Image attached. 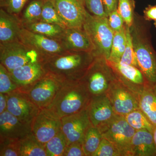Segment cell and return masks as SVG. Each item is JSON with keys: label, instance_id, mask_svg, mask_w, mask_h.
I'll return each instance as SVG.
<instances>
[{"label": "cell", "instance_id": "obj_13", "mask_svg": "<svg viewBox=\"0 0 156 156\" xmlns=\"http://www.w3.org/2000/svg\"><path fill=\"white\" fill-rule=\"evenodd\" d=\"M91 125L98 130L108 126L117 115L105 95L92 97L86 108Z\"/></svg>", "mask_w": 156, "mask_h": 156}, {"label": "cell", "instance_id": "obj_18", "mask_svg": "<svg viewBox=\"0 0 156 156\" xmlns=\"http://www.w3.org/2000/svg\"><path fill=\"white\" fill-rule=\"evenodd\" d=\"M31 133L30 125L21 122L8 111L0 114V138L21 140Z\"/></svg>", "mask_w": 156, "mask_h": 156}, {"label": "cell", "instance_id": "obj_7", "mask_svg": "<svg viewBox=\"0 0 156 156\" xmlns=\"http://www.w3.org/2000/svg\"><path fill=\"white\" fill-rule=\"evenodd\" d=\"M136 131L124 116L119 115L108 126L99 131L103 138L115 146L122 156H132L131 140Z\"/></svg>", "mask_w": 156, "mask_h": 156}, {"label": "cell", "instance_id": "obj_19", "mask_svg": "<svg viewBox=\"0 0 156 156\" xmlns=\"http://www.w3.org/2000/svg\"><path fill=\"white\" fill-rule=\"evenodd\" d=\"M59 41L67 51L94 53L93 44L83 27L66 29Z\"/></svg>", "mask_w": 156, "mask_h": 156}, {"label": "cell", "instance_id": "obj_36", "mask_svg": "<svg viewBox=\"0 0 156 156\" xmlns=\"http://www.w3.org/2000/svg\"><path fill=\"white\" fill-rule=\"evenodd\" d=\"M85 6L89 13L96 17H107L102 0H84Z\"/></svg>", "mask_w": 156, "mask_h": 156}, {"label": "cell", "instance_id": "obj_37", "mask_svg": "<svg viewBox=\"0 0 156 156\" xmlns=\"http://www.w3.org/2000/svg\"><path fill=\"white\" fill-rule=\"evenodd\" d=\"M107 18L109 25L114 32L121 31L125 29L126 23L118 9L111 12Z\"/></svg>", "mask_w": 156, "mask_h": 156}, {"label": "cell", "instance_id": "obj_8", "mask_svg": "<svg viewBox=\"0 0 156 156\" xmlns=\"http://www.w3.org/2000/svg\"><path fill=\"white\" fill-rule=\"evenodd\" d=\"M105 95L117 115L124 116L139 109V95L128 89L117 79L112 84Z\"/></svg>", "mask_w": 156, "mask_h": 156}, {"label": "cell", "instance_id": "obj_11", "mask_svg": "<svg viewBox=\"0 0 156 156\" xmlns=\"http://www.w3.org/2000/svg\"><path fill=\"white\" fill-rule=\"evenodd\" d=\"M62 85L55 78L46 74L44 76L23 92L25 93L39 108H46L53 101Z\"/></svg>", "mask_w": 156, "mask_h": 156}, {"label": "cell", "instance_id": "obj_15", "mask_svg": "<svg viewBox=\"0 0 156 156\" xmlns=\"http://www.w3.org/2000/svg\"><path fill=\"white\" fill-rule=\"evenodd\" d=\"M40 109L24 92L18 90L8 95L7 110L23 122L31 125Z\"/></svg>", "mask_w": 156, "mask_h": 156}, {"label": "cell", "instance_id": "obj_9", "mask_svg": "<svg viewBox=\"0 0 156 156\" xmlns=\"http://www.w3.org/2000/svg\"><path fill=\"white\" fill-rule=\"evenodd\" d=\"M18 40L26 46L36 50L43 60L67 52L59 41L28 30L22 26Z\"/></svg>", "mask_w": 156, "mask_h": 156}, {"label": "cell", "instance_id": "obj_10", "mask_svg": "<svg viewBox=\"0 0 156 156\" xmlns=\"http://www.w3.org/2000/svg\"><path fill=\"white\" fill-rule=\"evenodd\" d=\"M32 133L44 146L61 131V119L47 108L41 109L31 125Z\"/></svg>", "mask_w": 156, "mask_h": 156}, {"label": "cell", "instance_id": "obj_2", "mask_svg": "<svg viewBox=\"0 0 156 156\" xmlns=\"http://www.w3.org/2000/svg\"><path fill=\"white\" fill-rule=\"evenodd\" d=\"M92 97L81 81L63 84L46 108L61 119L86 109Z\"/></svg>", "mask_w": 156, "mask_h": 156}, {"label": "cell", "instance_id": "obj_23", "mask_svg": "<svg viewBox=\"0 0 156 156\" xmlns=\"http://www.w3.org/2000/svg\"><path fill=\"white\" fill-rule=\"evenodd\" d=\"M22 26L30 31L58 41L62 37L66 29L58 24L44 22L41 20L23 24Z\"/></svg>", "mask_w": 156, "mask_h": 156}, {"label": "cell", "instance_id": "obj_30", "mask_svg": "<svg viewBox=\"0 0 156 156\" xmlns=\"http://www.w3.org/2000/svg\"><path fill=\"white\" fill-rule=\"evenodd\" d=\"M126 49L120 62L122 64L134 66L138 68L136 55L134 53L130 27L126 24Z\"/></svg>", "mask_w": 156, "mask_h": 156}, {"label": "cell", "instance_id": "obj_12", "mask_svg": "<svg viewBox=\"0 0 156 156\" xmlns=\"http://www.w3.org/2000/svg\"><path fill=\"white\" fill-rule=\"evenodd\" d=\"M66 28H83L87 11L84 0H52Z\"/></svg>", "mask_w": 156, "mask_h": 156}, {"label": "cell", "instance_id": "obj_40", "mask_svg": "<svg viewBox=\"0 0 156 156\" xmlns=\"http://www.w3.org/2000/svg\"><path fill=\"white\" fill-rule=\"evenodd\" d=\"M144 19L146 20H156V5H149L145 8L144 11Z\"/></svg>", "mask_w": 156, "mask_h": 156}, {"label": "cell", "instance_id": "obj_43", "mask_svg": "<svg viewBox=\"0 0 156 156\" xmlns=\"http://www.w3.org/2000/svg\"><path fill=\"white\" fill-rule=\"evenodd\" d=\"M153 135L154 141L156 147V126H154L153 131Z\"/></svg>", "mask_w": 156, "mask_h": 156}, {"label": "cell", "instance_id": "obj_22", "mask_svg": "<svg viewBox=\"0 0 156 156\" xmlns=\"http://www.w3.org/2000/svg\"><path fill=\"white\" fill-rule=\"evenodd\" d=\"M140 109L156 126V83H148L139 95Z\"/></svg>", "mask_w": 156, "mask_h": 156}, {"label": "cell", "instance_id": "obj_44", "mask_svg": "<svg viewBox=\"0 0 156 156\" xmlns=\"http://www.w3.org/2000/svg\"><path fill=\"white\" fill-rule=\"evenodd\" d=\"M154 25L155 27H156V21H154Z\"/></svg>", "mask_w": 156, "mask_h": 156}, {"label": "cell", "instance_id": "obj_35", "mask_svg": "<svg viewBox=\"0 0 156 156\" xmlns=\"http://www.w3.org/2000/svg\"><path fill=\"white\" fill-rule=\"evenodd\" d=\"M93 156H122L120 151L112 143L102 138L99 147Z\"/></svg>", "mask_w": 156, "mask_h": 156}, {"label": "cell", "instance_id": "obj_17", "mask_svg": "<svg viewBox=\"0 0 156 156\" xmlns=\"http://www.w3.org/2000/svg\"><path fill=\"white\" fill-rule=\"evenodd\" d=\"M19 87L20 91H25L46 75L43 61L25 65L9 72Z\"/></svg>", "mask_w": 156, "mask_h": 156}, {"label": "cell", "instance_id": "obj_31", "mask_svg": "<svg viewBox=\"0 0 156 156\" xmlns=\"http://www.w3.org/2000/svg\"><path fill=\"white\" fill-rule=\"evenodd\" d=\"M44 0H34L26 8L23 15V24L41 20Z\"/></svg>", "mask_w": 156, "mask_h": 156}, {"label": "cell", "instance_id": "obj_39", "mask_svg": "<svg viewBox=\"0 0 156 156\" xmlns=\"http://www.w3.org/2000/svg\"><path fill=\"white\" fill-rule=\"evenodd\" d=\"M63 156H86L82 144L74 143L67 145Z\"/></svg>", "mask_w": 156, "mask_h": 156}, {"label": "cell", "instance_id": "obj_20", "mask_svg": "<svg viewBox=\"0 0 156 156\" xmlns=\"http://www.w3.org/2000/svg\"><path fill=\"white\" fill-rule=\"evenodd\" d=\"M132 156H156L153 133L145 129L136 130L131 144Z\"/></svg>", "mask_w": 156, "mask_h": 156}, {"label": "cell", "instance_id": "obj_32", "mask_svg": "<svg viewBox=\"0 0 156 156\" xmlns=\"http://www.w3.org/2000/svg\"><path fill=\"white\" fill-rule=\"evenodd\" d=\"M19 90V87L14 80L10 73L0 64V93L9 95Z\"/></svg>", "mask_w": 156, "mask_h": 156}, {"label": "cell", "instance_id": "obj_28", "mask_svg": "<svg viewBox=\"0 0 156 156\" xmlns=\"http://www.w3.org/2000/svg\"><path fill=\"white\" fill-rule=\"evenodd\" d=\"M67 146L66 140L61 131L45 144L48 156H63Z\"/></svg>", "mask_w": 156, "mask_h": 156}, {"label": "cell", "instance_id": "obj_41", "mask_svg": "<svg viewBox=\"0 0 156 156\" xmlns=\"http://www.w3.org/2000/svg\"><path fill=\"white\" fill-rule=\"evenodd\" d=\"M107 16L118 9V0H102Z\"/></svg>", "mask_w": 156, "mask_h": 156}, {"label": "cell", "instance_id": "obj_42", "mask_svg": "<svg viewBox=\"0 0 156 156\" xmlns=\"http://www.w3.org/2000/svg\"><path fill=\"white\" fill-rule=\"evenodd\" d=\"M8 104V95L0 93V114L6 111Z\"/></svg>", "mask_w": 156, "mask_h": 156}, {"label": "cell", "instance_id": "obj_34", "mask_svg": "<svg viewBox=\"0 0 156 156\" xmlns=\"http://www.w3.org/2000/svg\"><path fill=\"white\" fill-rule=\"evenodd\" d=\"M20 140L0 138V156H21Z\"/></svg>", "mask_w": 156, "mask_h": 156}, {"label": "cell", "instance_id": "obj_29", "mask_svg": "<svg viewBox=\"0 0 156 156\" xmlns=\"http://www.w3.org/2000/svg\"><path fill=\"white\" fill-rule=\"evenodd\" d=\"M41 20L67 28L59 17L52 0H44Z\"/></svg>", "mask_w": 156, "mask_h": 156}, {"label": "cell", "instance_id": "obj_4", "mask_svg": "<svg viewBox=\"0 0 156 156\" xmlns=\"http://www.w3.org/2000/svg\"><path fill=\"white\" fill-rule=\"evenodd\" d=\"M83 28L94 46L95 57L108 59L114 32L109 25L107 17H96L87 11Z\"/></svg>", "mask_w": 156, "mask_h": 156}, {"label": "cell", "instance_id": "obj_25", "mask_svg": "<svg viewBox=\"0 0 156 156\" xmlns=\"http://www.w3.org/2000/svg\"><path fill=\"white\" fill-rule=\"evenodd\" d=\"M102 137L100 131L91 126L84 136L82 146L86 156H93L99 147Z\"/></svg>", "mask_w": 156, "mask_h": 156}, {"label": "cell", "instance_id": "obj_1", "mask_svg": "<svg viewBox=\"0 0 156 156\" xmlns=\"http://www.w3.org/2000/svg\"><path fill=\"white\" fill-rule=\"evenodd\" d=\"M92 53L67 51L43 61L46 74L62 84L78 82L95 58Z\"/></svg>", "mask_w": 156, "mask_h": 156}, {"label": "cell", "instance_id": "obj_3", "mask_svg": "<svg viewBox=\"0 0 156 156\" xmlns=\"http://www.w3.org/2000/svg\"><path fill=\"white\" fill-rule=\"evenodd\" d=\"M134 21L130 27L134 53L138 68L148 83H156V52L153 47L148 32Z\"/></svg>", "mask_w": 156, "mask_h": 156}, {"label": "cell", "instance_id": "obj_16", "mask_svg": "<svg viewBox=\"0 0 156 156\" xmlns=\"http://www.w3.org/2000/svg\"><path fill=\"white\" fill-rule=\"evenodd\" d=\"M117 80L128 89L140 95L148 83L142 72L134 66L108 60Z\"/></svg>", "mask_w": 156, "mask_h": 156}, {"label": "cell", "instance_id": "obj_24", "mask_svg": "<svg viewBox=\"0 0 156 156\" xmlns=\"http://www.w3.org/2000/svg\"><path fill=\"white\" fill-rule=\"evenodd\" d=\"M21 156H48L45 146L32 133L20 140Z\"/></svg>", "mask_w": 156, "mask_h": 156}, {"label": "cell", "instance_id": "obj_38", "mask_svg": "<svg viewBox=\"0 0 156 156\" xmlns=\"http://www.w3.org/2000/svg\"><path fill=\"white\" fill-rule=\"evenodd\" d=\"M27 0H0L1 7L9 14L20 13L25 5Z\"/></svg>", "mask_w": 156, "mask_h": 156}, {"label": "cell", "instance_id": "obj_5", "mask_svg": "<svg viewBox=\"0 0 156 156\" xmlns=\"http://www.w3.org/2000/svg\"><path fill=\"white\" fill-rule=\"evenodd\" d=\"M116 78L107 59L95 57L87 72L80 80L92 97L105 95Z\"/></svg>", "mask_w": 156, "mask_h": 156}, {"label": "cell", "instance_id": "obj_6", "mask_svg": "<svg viewBox=\"0 0 156 156\" xmlns=\"http://www.w3.org/2000/svg\"><path fill=\"white\" fill-rule=\"evenodd\" d=\"M0 61L9 72L25 65L43 61L36 50L29 48L19 40L0 44Z\"/></svg>", "mask_w": 156, "mask_h": 156}, {"label": "cell", "instance_id": "obj_14", "mask_svg": "<svg viewBox=\"0 0 156 156\" xmlns=\"http://www.w3.org/2000/svg\"><path fill=\"white\" fill-rule=\"evenodd\" d=\"M61 132L67 145L74 143L83 142L87 130L91 126L86 109L75 114L61 119Z\"/></svg>", "mask_w": 156, "mask_h": 156}, {"label": "cell", "instance_id": "obj_27", "mask_svg": "<svg viewBox=\"0 0 156 156\" xmlns=\"http://www.w3.org/2000/svg\"><path fill=\"white\" fill-rule=\"evenodd\" d=\"M126 43V27L123 30L114 33L109 58L108 60L119 62L122 56Z\"/></svg>", "mask_w": 156, "mask_h": 156}, {"label": "cell", "instance_id": "obj_21", "mask_svg": "<svg viewBox=\"0 0 156 156\" xmlns=\"http://www.w3.org/2000/svg\"><path fill=\"white\" fill-rule=\"evenodd\" d=\"M22 27L16 18L4 9L0 10V44L18 40Z\"/></svg>", "mask_w": 156, "mask_h": 156}, {"label": "cell", "instance_id": "obj_26", "mask_svg": "<svg viewBox=\"0 0 156 156\" xmlns=\"http://www.w3.org/2000/svg\"><path fill=\"white\" fill-rule=\"evenodd\" d=\"M124 117L129 125L136 131L145 129L152 133L154 126L140 109L133 111Z\"/></svg>", "mask_w": 156, "mask_h": 156}, {"label": "cell", "instance_id": "obj_33", "mask_svg": "<svg viewBox=\"0 0 156 156\" xmlns=\"http://www.w3.org/2000/svg\"><path fill=\"white\" fill-rule=\"evenodd\" d=\"M135 8L134 0H118V11L125 23L130 27L134 22Z\"/></svg>", "mask_w": 156, "mask_h": 156}]
</instances>
